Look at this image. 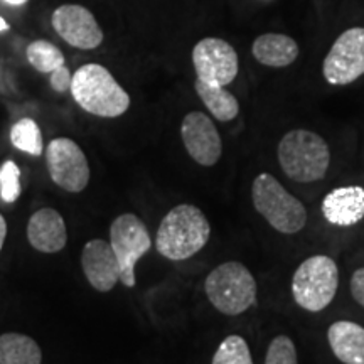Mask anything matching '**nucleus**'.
I'll return each mask as SVG.
<instances>
[{
    "label": "nucleus",
    "instance_id": "obj_1",
    "mask_svg": "<svg viewBox=\"0 0 364 364\" xmlns=\"http://www.w3.org/2000/svg\"><path fill=\"white\" fill-rule=\"evenodd\" d=\"M70 91L81 110L100 118H118L130 108V95L98 63H86L73 73Z\"/></svg>",
    "mask_w": 364,
    "mask_h": 364
},
{
    "label": "nucleus",
    "instance_id": "obj_2",
    "mask_svg": "<svg viewBox=\"0 0 364 364\" xmlns=\"http://www.w3.org/2000/svg\"><path fill=\"white\" fill-rule=\"evenodd\" d=\"M211 225L194 204H179L164 216L157 230L156 248L164 258L182 262L206 247Z\"/></svg>",
    "mask_w": 364,
    "mask_h": 364
},
{
    "label": "nucleus",
    "instance_id": "obj_3",
    "mask_svg": "<svg viewBox=\"0 0 364 364\" xmlns=\"http://www.w3.org/2000/svg\"><path fill=\"white\" fill-rule=\"evenodd\" d=\"M282 171L295 182H316L324 179L331 164L329 145L311 130H290L282 136L277 149Z\"/></svg>",
    "mask_w": 364,
    "mask_h": 364
},
{
    "label": "nucleus",
    "instance_id": "obj_4",
    "mask_svg": "<svg viewBox=\"0 0 364 364\" xmlns=\"http://www.w3.org/2000/svg\"><path fill=\"white\" fill-rule=\"evenodd\" d=\"M253 206L273 230L295 235L307 225V209L272 174L262 172L252 184Z\"/></svg>",
    "mask_w": 364,
    "mask_h": 364
},
{
    "label": "nucleus",
    "instance_id": "obj_5",
    "mask_svg": "<svg viewBox=\"0 0 364 364\" xmlns=\"http://www.w3.org/2000/svg\"><path fill=\"white\" fill-rule=\"evenodd\" d=\"M204 292L211 306L225 316H240L257 302V280L240 262H225L204 282Z\"/></svg>",
    "mask_w": 364,
    "mask_h": 364
},
{
    "label": "nucleus",
    "instance_id": "obj_6",
    "mask_svg": "<svg viewBox=\"0 0 364 364\" xmlns=\"http://www.w3.org/2000/svg\"><path fill=\"white\" fill-rule=\"evenodd\" d=\"M339 289V268L331 257L314 255L300 263L292 279L295 304L309 312H321L334 300Z\"/></svg>",
    "mask_w": 364,
    "mask_h": 364
},
{
    "label": "nucleus",
    "instance_id": "obj_7",
    "mask_svg": "<svg viewBox=\"0 0 364 364\" xmlns=\"http://www.w3.org/2000/svg\"><path fill=\"white\" fill-rule=\"evenodd\" d=\"M110 245L120 265V282L127 289H134L136 284V263L152 248L147 226L132 213L118 216L110 226Z\"/></svg>",
    "mask_w": 364,
    "mask_h": 364
},
{
    "label": "nucleus",
    "instance_id": "obj_8",
    "mask_svg": "<svg viewBox=\"0 0 364 364\" xmlns=\"http://www.w3.org/2000/svg\"><path fill=\"white\" fill-rule=\"evenodd\" d=\"M46 167L54 184L66 193L85 191L91 177L83 149L68 136H58L49 142L46 149Z\"/></svg>",
    "mask_w": 364,
    "mask_h": 364
},
{
    "label": "nucleus",
    "instance_id": "obj_9",
    "mask_svg": "<svg viewBox=\"0 0 364 364\" xmlns=\"http://www.w3.org/2000/svg\"><path fill=\"white\" fill-rule=\"evenodd\" d=\"M326 81L334 86L351 85L364 75V27H351L334 41L322 65Z\"/></svg>",
    "mask_w": 364,
    "mask_h": 364
},
{
    "label": "nucleus",
    "instance_id": "obj_10",
    "mask_svg": "<svg viewBox=\"0 0 364 364\" xmlns=\"http://www.w3.org/2000/svg\"><path fill=\"white\" fill-rule=\"evenodd\" d=\"M193 66L199 81L228 86L238 76L240 61L235 48L220 38H204L193 49Z\"/></svg>",
    "mask_w": 364,
    "mask_h": 364
},
{
    "label": "nucleus",
    "instance_id": "obj_11",
    "mask_svg": "<svg viewBox=\"0 0 364 364\" xmlns=\"http://www.w3.org/2000/svg\"><path fill=\"white\" fill-rule=\"evenodd\" d=\"M53 29L56 34L81 51H93L103 44L105 34L95 14L80 4L59 6L51 16Z\"/></svg>",
    "mask_w": 364,
    "mask_h": 364
},
{
    "label": "nucleus",
    "instance_id": "obj_12",
    "mask_svg": "<svg viewBox=\"0 0 364 364\" xmlns=\"http://www.w3.org/2000/svg\"><path fill=\"white\" fill-rule=\"evenodd\" d=\"M184 149L194 162L203 167L216 166L223 154L221 135L215 122L203 112H191L181 124Z\"/></svg>",
    "mask_w": 364,
    "mask_h": 364
},
{
    "label": "nucleus",
    "instance_id": "obj_13",
    "mask_svg": "<svg viewBox=\"0 0 364 364\" xmlns=\"http://www.w3.org/2000/svg\"><path fill=\"white\" fill-rule=\"evenodd\" d=\"M81 268L97 292L107 294L120 282V265L112 245L105 240H90L81 253Z\"/></svg>",
    "mask_w": 364,
    "mask_h": 364
},
{
    "label": "nucleus",
    "instance_id": "obj_14",
    "mask_svg": "<svg viewBox=\"0 0 364 364\" xmlns=\"http://www.w3.org/2000/svg\"><path fill=\"white\" fill-rule=\"evenodd\" d=\"M27 240L36 252L59 253L68 243L65 218L53 208L38 209L27 223Z\"/></svg>",
    "mask_w": 364,
    "mask_h": 364
},
{
    "label": "nucleus",
    "instance_id": "obj_15",
    "mask_svg": "<svg viewBox=\"0 0 364 364\" xmlns=\"http://www.w3.org/2000/svg\"><path fill=\"white\" fill-rule=\"evenodd\" d=\"M322 215L334 226L358 225L364 218V189L359 186L332 189L322 201Z\"/></svg>",
    "mask_w": 364,
    "mask_h": 364
},
{
    "label": "nucleus",
    "instance_id": "obj_16",
    "mask_svg": "<svg viewBox=\"0 0 364 364\" xmlns=\"http://www.w3.org/2000/svg\"><path fill=\"white\" fill-rule=\"evenodd\" d=\"M327 341L341 363L364 364V327L356 322H334L327 331Z\"/></svg>",
    "mask_w": 364,
    "mask_h": 364
},
{
    "label": "nucleus",
    "instance_id": "obj_17",
    "mask_svg": "<svg viewBox=\"0 0 364 364\" xmlns=\"http://www.w3.org/2000/svg\"><path fill=\"white\" fill-rule=\"evenodd\" d=\"M252 54L263 66L285 68L297 59L299 44L285 34H263L253 41Z\"/></svg>",
    "mask_w": 364,
    "mask_h": 364
},
{
    "label": "nucleus",
    "instance_id": "obj_18",
    "mask_svg": "<svg viewBox=\"0 0 364 364\" xmlns=\"http://www.w3.org/2000/svg\"><path fill=\"white\" fill-rule=\"evenodd\" d=\"M43 351L31 336L6 332L0 336V364H41Z\"/></svg>",
    "mask_w": 364,
    "mask_h": 364
},
{
    "label": "nucleus",
    "instance_id": "obj_19",
    "mask_svg": "<svg viewBox=\"0 0 364 364\" xmlns=\"http://www.w3.org/2000/svg\"><path fill=\"white\" fill-rule=\"evenodd\" d=\"M196 93L201 98L204 107L209 113L220 122H231L238 117L240 103L231 91L226 90V86L208 85L203 81L196 80L194 83Z\"/></svg>",
    "mask_w": 364,
    "mask_h": 364
},
{
    "label": "nucleus",
    "instance_id": "obj_20",
    "mask_svg": "<svg viewBox=\"0 0 364 364\" xmlns=\"http://www.w3.org/2000/svg\"><path fill=\"white\" fill-rule=\"evenodd\" d=\"M26 58L29 65L36 71L43 73V75H51L59 66L66 65L65 54H63L61 49L48 39L33 41V43L27 46Z\"/></svg>",
    "mask_w": 364,
    "mask_h": 364
},
{
    "label": "nucleus",
    "instance_id": "obj_21",
    "mask_svg": "<svg viewBox=\"0 0 364 364\" xmlns=\"http://www.w3.org/2000/svg\"><path fill=\"white\" fill-rule=\"evenodd\" d=\"M11 144L21 152L39 157L44 152L43 132L33 118H21L11 129Z\"/></svg>",
    "mask_w": 364,
    "mask_h": 364
},
{
    "label": "nucleus",
    "instance_id": "obj_22",
    "mask_svg": "<svg viewBox=\"0 0 364 364\" xmlns=\"http://www.w3.org/2000/svg\"><path fill=\"white\" fill-rule=\"evenodd\" d=\"M213 364H253L248 343L241 336H228L216 349Z\"/></svg>",
    "mask_w": 364,
    "mask_h": 364
},
{
    "label": "nucleus",
    "instance_id": "obj_23",
    "mask_svg": "<svg viewBox=\"0 0 364 364\" xmlns=\"http://www.w3.org/2000/svg\"><path fill=\"white\" fill-rule=\"evenodd\" d=\"M22 194L21 169L14 161H6L0 166V199L6 204H14Z\"/></svg>",
    "mask_w": 364,
    "mask_h": 364
},
{
    "label": "nucleus",
    "instance_id": "obj_24",
    "mask_svg": "<svg viewBox=\"0 0 364 364\" xmlns=\"http://www.w3.org/2000/svg\"><path fill=\"white\" fill-rule=\"evenodd\" d=\"M265 364H299L297 349L289 336H277L268 344Z\"/></svg>",
    "mask_w": 364,
    "mask_h": 364
},
{
    "label": "nucleus",
    "instance_id": "obj_25",
    "mask_svg": "<svg viewBox=\"0 0 364 364\" xmlns=\"http://www.w3.org/2000/svg\"><path fill=\"white\" fill-rule=\"evenodd\" d=\"M73 81V73L66 65L59 66L58 70H54L51 75H49V83H51V88L56 91V93H66L71 88Z\"/></svg>",
    "mask_w": 364,
    "mask_h": 364
},
{
    "label": "nucleus",
    "instance_id": "obj_26",
    "mask_svg": "<svg viewBox=\"0 0 364 364\" xmlns=\"http://www.w3.org/2000/svg\"><path fill=\"white\" fill-rule=\"evenodd\" d=\"M351 295H353V299L359 304V306L364 309V267L358 268V270L353 273Z\"/></svg>",
    "mask_w": 364,
    "mask_h": 364
},
{
    "label": "nucleus",
    "instance_id": "obj_27",
    "mask_svg": "<svg viewBox=\"0 0 364 364\" xmlns=\"http://www.w3.org/2000/svg\"><path fill=\"white\" fill-rule=\"evenodd\" d=\"M6 238H7V221L6 218L2 216V213H0V252H2Z\"/></svg>",
    "mask_w": 364,
    "mask_h": 364
},
{
    "label": "nucleus",
    "instance_id": "obj_28",
    "mask_svg": "<svg viewBox=\"0 0 364 364\" xmlns=\"http://www.w3.org/2000/svg\"><path fill=\"white\" fill-rule=\"evenodd\" d=\"M4 2L7 4V6H12V7H21V6H26L29 0H4Z\"/></svg>",
    "mask_w": 364,
    "mask_h": 364
},
{
    "label": "nucleus",
    "instance_id": "obj_29",
    "mask_svg": "<svg viewBox=\"0 0 364 364\" xmlns=\"http://www.w3.org/2000/svg\"><path fill=\"white\" fill-rule=\"evenodd\" d=\"M7 29H9V24H7V21L4 19V17H0V33H6Z\"/></svg>",
    "mask_w": 364,
    "mask_h": 364
}]
</instances>
